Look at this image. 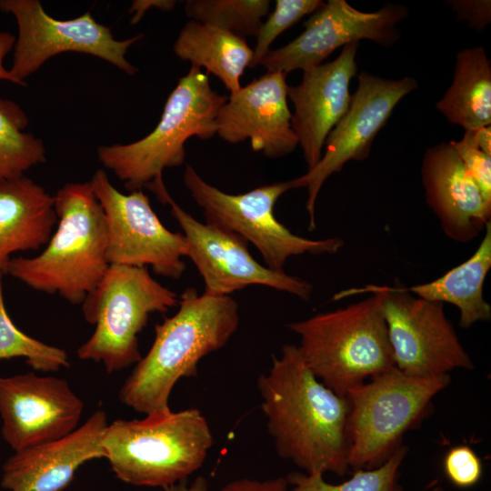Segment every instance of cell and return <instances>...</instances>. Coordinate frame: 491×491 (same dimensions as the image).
Segmentation results:
<instances>
[{"instance_id":"obj_34","label":"cell","mask_w":491,"mask_h":491,"mask_svg":"<svg viewBox=\"0 0 491 491\" xmlns=\"http://www.w3.org/2000/svg\"><path fill=\"white\" fill-rule=\"evenodd\" d=\"M15 36L9 32H0V81H9L18 85H25L10 70L4 65L7 54L14 48Z\"/></svg>"},{"instance_id":"obj_28","label":"cell","mask_w":491,"mask_h":491,"mask_svg":"<svg viewBox=\"0 0 491 491\" xmlns=\"http://www.w3.org/2000/svg\"><path fill=\"white\" fill-rule=\"evenodd\" d=\"M3 276L0 272V360L22 357L31 368L42 372L68 367L65 350L26 335L14 324L5 308Z\"/></svg>"},{"instance_id":"obj_3","label":"cell","mask_w":491,"mask_h":491,"mask_svg":"<svg viewBox=\"0 0 491 491\" xmlns=\"http://www.w3.org/2000/svg\"><path fill=\"white\" fill-rule=\"evenodd\" d=\"M54 199L57 226L45 248L33 257H12L5 275L81 305L109 266L104 211L90 182L68 183Z\"/></svg>"},{"instance_id":"obj_11","label":"cell","mask_w":491,"mask_h":491,"mask_svg":"<svg viewBox=\"0 0 491 491\" xmlns=\"http://www.w3.org/2000/svg\"><path fill=\"white\" fill-rule=\"evenodd\" d=\"M89 182L105 218L109 265L151 266L156 275L180 278L185 269V238L162 224L143 190L121 193L103 169Z\"/></svg>"},{"instance_id":"obj_25","label":"cell","mask_w":491,"mask_h":491,"mask_svg":"<svg viewBox=\"0 0 491 491\" xmlns=\"http://www.w3.org/2000/svg\"><path fill=\"white\" fill-rule=\"evenodd\" d=\"M27 123L18 105L0 98V183L23 176L46 160L42 140L24 131Z\"/></svg>"},{"instance_id":"obj_35","label":"cell","mask_w":491,"mask_h":491,"mask_svg":"<svg viewBox=\"0 0 491 491\" xmlns=\"http://www.w3.org/2000/svg\"><path fill=\"white\" fill-rule=\"evenodd\" d=\"M176 1L173 0H137L134 1L129 13L133 14L132 24H136L141 20L144 14L152 7L162 11H171L175 8Z\"/></svg>"},{"instance_id":"obj_17","label":"cell","mask_w":491,"mask_h":491,"mask_svg":"<svg viewBox=\"0 0 491 491\" xmlns=\"http://www.w3.org/2000/svg\"><path fill=\"white\" fill-rule=\"evenodd\" d=\"M286 74L267 72L230 93L215 118L216 135L236 144L249 140L267 158L291 154L298 145L287 103Z\"/></svg>"},{"instance_id":"obj_36","label":"cell","mask_w":491,"mask_h":491,"mask_svg":"<svg viewBox=\"0 0 491 491\" xmlns=\"http://www.w3.org/2000/svg\"><path fill=\"white\" fill-rule=\"evenodd\" d=\"M208 482L204 476H197L190 485L185 480L165 486L164 491H207Z\"/></svg>"},{"instance_id":"obj_31","label":"cell","mask_w":491,"mask_h":491,"mask_svg":"<svg viewBox=\"0 0 491 491\" xmlns=\"http://www.w3.org/2000/svg\"><path fill=\"white\" fill-rule=\"evenodd\" d=\"M443 466L447 478L462 488L475 486L483 474L481 459L466 445L450 448L445 456Z\"/></svg>"},{"instance_id":"obj_6","label":"cell","mask_w":491,"mask_h":491,"mask_svg":"<svg viewBox=\"0 0 491 491\" xmlns=\"http://www.w3.org/2000/svg\"><path fill=\"white\" fill-rule=\"evenodd\" d=\"M226 98L211 87L206 73L191 65L167 97L154 130L133 143L100 146L98 159L130 192L147 188L163 179L164 169L184 164L190 137L216 135L215 118Z\"/></svg>"},{"instance_id":"obj_38","label":"cell","mask_w":491,"mask_h":491,"mask_svg":"<svg viewBox=\"0 0 491 491\" xmlns=\"http://www.w3.org/2000/svg\"><path fill=\"white\" fill-rule=\"evenodd\" d=\"M432 491H446V489H444L442 486H436L433 487Z\"/></svg>"},{"instance_id":"obj_30","label":"cell","mask_w":491,"mask_h":491,"mask_svg":"<svg viewBox=\"0 0 491 491\" xmlns=\"http://www.w3.org/2000/svg\"><path fill=\"white\" fill-rule=\"evenodd\" d=\"M449 143L485 200L491 204V156L477 146L473 130L465 131L460 140Z\"/></svg>"},{"instance_id":"obj_33","label":"cell","mask_w":491,"mask_h":491,"mask_svg":"<svg viewBox=\"0 0 491 491\" xmlns=\"http://www.w3.org/2000/svg\"><path fill=\"white\" fill-rule=\"evenodd\" d=\"M286 477H274L267 479H256L242 477L234 479L218 491H288Z\"/></svg>"},{"instance_id":"obj_15","label":"cell","mask_w":491,"mask_h":491,"mask_svg":"<svg viewBox=\"0 0 491 491\" xmlns=\"http://www.w3.org/2000/svg\"><path fill=\"white\" fill-rule=\"evenodd\" d=\"M405 6L387 4L375 12L356 9L345 0H328L304 23L305 30L287 45L270 49L258 65L267 72L288 74L323 64L336 49L366 39L390 46L400 37L396 24Z\"/></svg>"},{"instance_id":"obj_4","label":"cell","mask_w":491,"mask_h":491,"mask_svg":"<svg viewBox=\"0 0 491 491\" xmlns=\"http://www.w3.org/2000/svg\"><path fill=\"white\" fill-rule=\"evenodd\" d=\"M213 441L205 416L197 408H188L151 413L142 419H116L108 423L101 446L118 479L164 488L197 471Z\"/></svg>"},{"instance_id":"obj_18","label":"cell","mask_w":491,"mask_h":491,"mask_svg":"<svg viewBox=\"0 0 491 491\" xmlns=\"http://www.w3.org/2000/svg\"><path fill=\"white\" fill-rule=\"evenodd\" d=\"M358 46L359 42L343 46L335 60L304 70L301 82L287 86V98L294 105L292 127L307 170L321 159L328 134L349 106Z\"/></svg>"},{"instance_id":"obj_7","label":"cell","mask_w":491,"mask_h":491,"mask_svg":"<svg viewBox=\"0 0 491 491\" xmlns=\"http://www.w3.org/2000/svg\"><path fill=\"white\" fill-rule=\"evenodd\" d=\"M450 376H410L396 367L352 387L346 423L349 470L383 465L403 445V436L429 415L432 399Z\"/></svg>"},{"instance_id":"obj_14","label":"cell","mask_w":491,"mask_h":491,"mask_svg":"<svg viewBox=\"0 0 491 491\" xmlns=\"http://www.w3.org/2000/svg\"><path fill=\"white\" fill-rule=\"evenodd\" d=\"M416 87L417 81L411 76L393 80L368 72L358 75L357 88L346 114L328 134L321 159L305 175L290 180L291 188H307L310 231L316 228V201L323 184L348 161H362L369 155L375 137L396 105Z\"/></svg>"},{"instance_id":"obj_29","label":"cell","mask_w":491,"mask_h":491,"mask_svg":"<svg viewBox=\"0 0 491 491\" xmlns=\"http://www.w3.org/2000/svg\"><path fill=\"white\" fill-rule=\"evenodd\" d=\"M323 4L322 0H276L274 11L263 21L256 35L254 67L270 50V45L278 35L305 15L313 14Z\"/></svg>"},{"instance_id":"obj_37","label":"cell","mask_w":491,"mask_h":491,"mask_svg":"<svg viewBox=\"0 0 491 491\" xmlns=\"http://www.w3.org/2000/svg\"><path fill=\"white\" fill-rule=\"evenodd\" d=\"M473 133L477 146L491 156V126H482L473 130Z\"/></svg>"},{"instance_id":"obj_9","label":"cell","mask_w":491,"mask_h":491,"mask_svg":"<svg viewBox=\"0 0 491 491\" xmlns=\"http://www.w3.org/2000/svg\"><path fill=\"white\" fill-rule=\"evenodd\" d=\"M183 180L193 199L203 208L206 223L252 243L273 270L284 271L290 256L335 254L343 246L338 237L315 240L296 235L276 218V203L292 189L290 180L231 195L208 184L190 165H185Z\"/></svg>"},{"instance_id":"obj_16","label":"cell","mask_w":491,"mask_h":491,"mask_svg":"<svg viewBox=\"0 0 491 491\" xmlns=\"http://www.w3.org/2000/svg\"><path fill=\"white\" fill-rule=\"evenodd\" d=\"M83 410L65 379L33 372L0 376L1 436L15 452L69 435Z\"/></svg>"},{"instance_id":"obj_27","label":"cell","mask_w":491,"mask_h":491,"mask_svg":"<svg viewBox=\"0 0 491 491\" xmlns=\"http://www.w3.org/2000/svg\"><path fill=\"white\" fill-rule=\"evenodd\" d=\"M407 453L408 447L402 445L383 465L354 471L353 476L341 484H330L319 474L293 472L286 476L292 486L288 491H405L398 478Z\"/></svg>"},{"instance_id":"obj_23","label":"cell","mask_w":491,"mask_h":491,"mask_svg":"<svg viewBox=\"0 0 491 491\" xmlns=\"http://www.w3.org/2000/svg\"><path fill=\"white\" fill-rule=\"evenodd\" d=\"M483 240L465 262L439 278L406 290L430 301L448 303L459 310V325L468 328L476 322L491 318V306L485 300L483 286L491 267V223H487Z\"/></svg>"},{"instance_id":"obj_13","label":"cell","mask_w":491,"mask_h":491,"mask_svg":"<svg viewBox=\"0 0 491 491\" xmlns=\"http://www.w3.org/2000/svg\"><path fill=\"white\" fill-rule=\"evenodd\" d=\"M155 190L158 201L170 206L172 216L184 232L186 256L205 281V294L229 296L248 286L260 285L309 300L313 291L310 283L262 266L251 256L248 242L243 237L194 218L175 203L165 185Z\"/></svg>"},{"instance_id":"obj_22","label":"cell","mask_w":491,"mask_h":491,"mask_svg":"<svg viewBox=\"0 0 491 491\" xmlns=\"http://www.w3.org/2000/svg\"><path fill=\"white\" fill-rule=\"evenodd\" d=\"M173 50L181 60L218 77L230 93L241 87L245 70L254 67V52L244 37L195 20L181 29Z\"/></svg>"},{"instance_id":"obj_1","label":"cell","mask_w":491,"mask_h":491,"mask_svg":"<svg viewBox=\"0 0 491 491\" xmlns=\"http://www.w3.org/2000/svg\"><path fill=\"white\" fill-rule=\"evenodd\" d=\"M261 409L280 457L306 474L349 472V402L308 368L299 348L285 345L257 379Z\"/></svg>"},{"instance_id":"obj_5","label":"cell","mask_w":491,"mask_h":491,"mask_svg":"<svg viewBox=\"0 0 491 491\" xmlns=\"http://www.w3.org/2000/svg\"><path fill=\"white\" fill-rule=\"evenodd\" d=\"M369 293L360 302L286 325L299 336L297 346L308 368L342 396L366 378L396 367L381 294Z\"/></svg>"},{"instance_id":"obj_10","label":"cell","mask_w":491,"mask_h":491,"mask_svg":"<svg viewBox=\"0 0 491 491\" xmlns=\"http://www.w3.org/2000/svg\"><path fill=\"white\" fill-rule=\"evenodd\" d=\"M377 291L387 326L395 366L416 377L449 375L457 368L473 370L475 366L446 316L444 304L418 297L406 287L367 286L336 294Z\"/></svg>"},{"instance_id":"obj_32","label":"cell","mask_w":491,"mask_h":491,"mask_svg":"<svg viewBox=\"0 0 491 491\" xmlns=\"http://www.w3.org/2000/svg\"><path fill=\"white\" fill-rule=\"evenodd\" d=\"M459 21L482 33L491 21L490 0H451L446 2Z\"/></svg>"},{"instance_id":"obj_20","label":"cell","mask_w":491,"mask_h":491,"mask_svg":"<svg viewBox=\"0 0 491 491\" xmlns=\"http://www.w3.org/2000/svg\"><path fill=\"white\" fill-rule=\"evenodd\" d=\"M421 177L426 203L450 239L467 243L486 228L491 204L485 200L449 142L426 149Z\"/></svg>"},{"instance_id":"obj_24","label":"cell","mask_w":491,"mask_h":491,"mask_svg":"<svg viewBox=\"0 0 491 491\" xmlns=\"http://www.w3.org/2000/svg\"><path fill=\"white\" fill-rule=\"evenodd\" d=\"M436 109L465 131L491 124V62L483 46L467 47L456 55L452 84Z\"/></svg>"},{"instance_id":"obj_8","label":"cell","mask_w":491,"mask_h":491,"mask_svg":"<svg viewBox=\"0 0 491 491\" xmlns=\"http://www.w3.org/2000/svg\"><path fill=\"white\" fill-rule=\"evenodd\" d=\"M178 300L147 267L109 265L81 304L85 320L95 327L78 347V358L102 363L109 374L135 365L142 357L138 335L150 315L167 312Z\"/></svg>"},{"instance_id":"obj_19","label":"cell","mask_w":491,"mask_h":491,"mask_svg":"<svg viewBox=\"0 0 491 491\" xmlns=\"http://www.w3.org/2000/svg\"><path fill=\"white\" fill-rule=\"evenodd\" d=\"M108 425L95 411L69 435L15 452L3 466L1 486L9 491H64L85 463L105 458L101 446Z\"/></svg>"},{"instance_id":"obj_26","label":"cell","mask_w":491,"mask_h":491,"mask_svg":"<svg viewBox=\"0 0 491 491\" xmlns=\"http://www.w3.org/2000/svg\"><path fill=\"white\" fill-rule=\"evenodd\" d=\"M269 8V0H188L185 13L190 20L215 25L245 38L256 35Z\"/></svg>"},{"instance_id":"obj_12","label":"cell","mask_w":491,"mask_h":491,"mask_svg":"<svg viewBox=\"0 0 491 491\" xmlns=\"http://www.w3.org/2000/svg\"><path fill=\"white\" fill-rule=\"evenodd\" d=\"M0 10L12 14L17 24L10 71L25 85V78L48 59L65 52L96 56L130 75L137 72L125 54L143 34L116 40L110 27L97 23L90 11L74 19L58 20L50 16L37 0H0Z\"/></svg>"},{"instance_id":"obj_21","label":"cell","mask_w":491,"mask_h":491,"mask_svg":"<svg viewBox=\"0 0 491 491\" xmlns=\"http://www.w3.org/2000/svg\"><path fill=\"white\" fill-rule=\"evenodd\" d=\"M57 224L54 196L23 175L0 183V272L11 256L38 250L49 241Z\"/></svg>"},{"instance_id":"obj_2","label":"cell","mask_w":491,"mask_h":491,"mask_svg":"<svg viewBox=\"0 0 491 491\" xmlns=\"http://www.w3.org/2000/svg\"><path fill=\"white\" fill-rule=\"evenodd\" d=\"M179 309L155 325L154 342L119 390L128 407L148 415L170 410L171 392L183 377L197 375L199 361L224 347L239 326V307L230 296L199 295L186 287Z\"/></svg>"}]
</instances>
